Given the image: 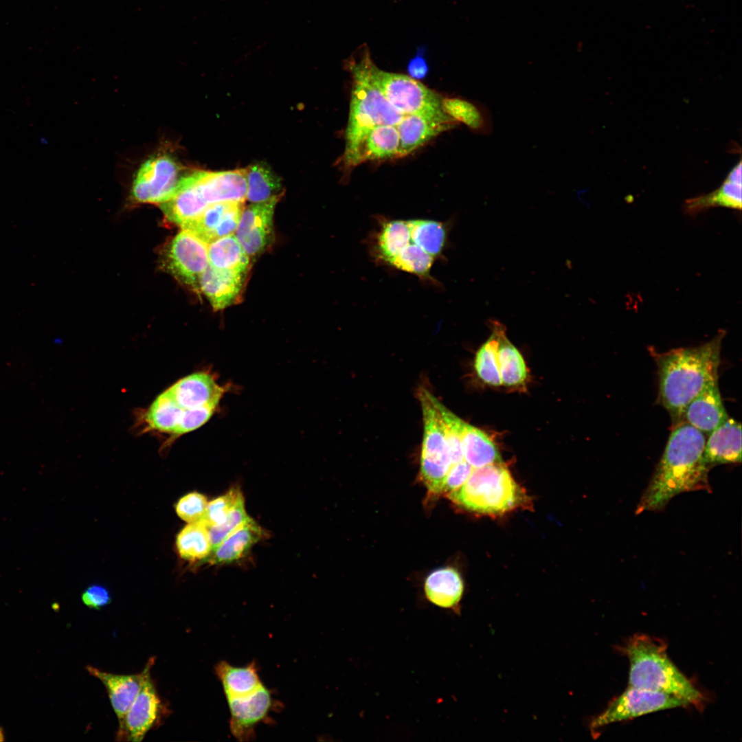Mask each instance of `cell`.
Returning <instances> with one entry per match:
<instances>
[{"instance_id":"cell-1","label":"cell","mask_w":742,"mask_h":742,"mask_svg":"<svg viewBox=\"0 0 742 742\" xmlns=\"http://www.w3.org/2000/svg\"><path fill=\"white\" fill-rule=\"evenodd\" d=\"M706 438L701 431L683 423L672 431L664 453L636 509V514L663 509L681 493L706 490L710 466L705 461Z\"/></svg>"},{"instance_id":"cell-2","label":"cell","mask_w":742,"mask_h":742,"mask_svg":"<svg viewBox=\"0 0 742 742\" xmlns=\"http://www.w3.org/2000/svg\"><path fill=\"white\" fill-rule=\"evenodd\" d=\"M724 335V331H719L699 346L674 349L657 357L660 401L674 421H681L686 405L718 379Z\"/></svg>"},{"instance_id":"cell-3","label":"cell","mask_w":742,"mask_h":742,"mask_svg":"<svg viewBox=\"0 0 742 742\" xmlns=\"http://www.w3.org/2000/svg\"><path fill=\"white\" fill-rule=\"evenodd\" d=\"M619 649L629 662L628 686L671 695L698 708L703 706V695L669 658L664 643L636 634Z\"/></svg>"},{"instance_id":"cell-4","label":"cell","mask_w":742,"mask_h":742,"mask_svg":"<svg viewBox=\"0 0 742 742\" xmlns=\"http://www.w3.org/2000/svg\"><path fill=\"white\" fill-rule=\"evenodd\" d=\"M364 47L359 49L346 62L352 83L346 148L342 157L344 166L370 129L381 125L397 128L405 117L389 102L372 80L366 65Z\"/></svg>"},{"instance_id":"cell-5","label":"cell","mask_w":742,"mask_h":742,"mask_svg":"<svg viewBox=\"0 0 742 742\" xmlns=\"http://www.w3.org/2000/svg\"><path fill=\"white\" fill-rule=\"evenodd\" d=\"M448 497L469 511L490 515L513 510L528 499L503 462L473 468L466 482Z\"/></svg>"},{"instance_id":"cell-6","label":"cell","mask_w":742,"mask_h":742,"mask_svg":"<svg viewBox=\"0 0 742 742\" xmlns=\"http://www.w3.org/2000/svg\"><path fill=\"white\" fill-rule=\"evenodd\" d=\"M364 56L372 80L398 111L405 116L416 114L432 117H449L442 111V98L438 93L410 76L379 69L373 62L367 46Z\"/></svg>"},{"instance_id":"cell-7","label":"cell","mask_w":742,"mask_h":742,"mask_svg":"<svg viewBox=\"0 0 742 742\" xmlns=\"http://www.w3.org/2000/svg\"><path fill=\"white\" fill-rule=\"evenodd\" d=\"M423 418V439L420 475L430 493H442L443 483L451 466L449 448L434 396L424 387L418 391Z\"/></svg>"},{"instance_id":"cell-8","label":"cell","mask_w":742,"mask_h":742,"mask_svg":"<svg viewBox=\"0 0 742 742\" xmlns=\"http://www.w3.org/2000/svg\"><path fill=\"white\" fill-rule=\"evenodd\" d=\"M688 705L687 701L671 695L628 686L600 715L592 719L589 729L594 736L599 729L614 723Z\"/></svg>"},{"instance_id":"cell-9","label":"cell","mask_w":742,"mask_h":742,"mask_svg":"<svg viewBox=\"0 0 742 742\" xmlns=\"http://www.w3.org/2000/svg\"><path fill=\"white\" fill-rule=\"evenodd\" d=\"M155 657H150L144 668V678L140 690L119 723L117 741L140 742L159 719L163 704L150 676V669Z\"/></svg>"},{"instance_id":"cell-10","label":"cell","mask_w":742,"mask_h":742,"mask_svg":"<svg viewBox=\"0 0 742 742\" xmlns=\"http://www.w3.org/2000/svg\"><path fill=\"white\" fill-rule=\"evenodd\" d=\"M181 166L169 154H157L139 168L132 187V197L139 203H161L168 200L179 180Z\"/></svg>"},{"instance_id":"cell-11","label":"cell","mask_w":742,"mask_h":742,"mask_svg":"<svg viewBox=\"0 0 742 742\" xmlns=\"http://www.w3.org/2000/svg\"><path fill=\"white\" fill-rule=\"evenodd\" d=\"M207 248L208 244L183 229L166 248L164 266L178 280L199 291L200 277L209 265Z\"/></svg>"},{"instance_id":"cell-12","label":"cell","mask_w":742,"mask_h":742,"mask_svg":"<svg viewBox=\"0 0 742 742\" xmlns=\"http://www.w3.org/2000/svg\"><path fill=\"white\" fill-rule=\"evenodd\" d=\"M280 197L279 194L244 208L235 236L249 257L262 254L273 242L274 211Z\"/></svg>"},{"instance_id":"cell-13","label":"cell","mask_w":742,"mask_h":742,"mask_svg":"<svg viewBox=\"0 0 742 742\" xmlns=\"http://www.w3.org/2000/svg\"><path fill=\"white\" fill-rule=\"evenodd\" d=\"M227 700L232 734L240 741L253 740L256 726L269 719V714L273 709L271 693L263 685L248 696Z\"/></svg>"},{"instance_id":"cell-14","label":"cell","mask_w":742,"mask_h":742,"mask_svg":"<svg viewBox=\"0 0 742 742\" xmlns=\"http://www.w3.org/2000/svg\"><path fill=\"white\" fill-rule=\"evenodd\" d=\"M201 198L209 206L222 202H245L247 196L246 170L225 171L196 170L191 173Z\"/></svg>"},{"instance_id":"cell-15","label":"cell","mask_w":742,"mask_h":742,"mask_svg":"<svg viewBox=\"0 0 742 742\" xmlns=\"http://www.w3.org/2000/svg\"><path fill=\"white\" fill-rule=\"evenodd\" d=\"M243 210V202L212 204L199 216L181 227L210 244L220 238L234 234Z\"/></svg>"},{"instance_id":"cell-16","label":"cell","mask_w":742,"mask_h":742,"mask_svg":"<svg viewBox=\"0 0 742 742\" xmlns=\"http://www.w3.org/2000/svg\"><path fill=\"white\" fill-rule=\"evenodd\" d=\"M176 403L184 410L205 406H218L224 390L214 377L203 372L186 376L167 389Z\"/></svg>"},{"instance_id":"cell-17","label":"cell","mask_w":742,"mask_h":742,"mask_svg":"<svg viewBox=\"0 0 742 742\" xmlns=\"http://www.w3.org/2000/svg\"><path fill=\"white\" fill-rule=\"evenodd\" d=\"M728 418L717 380L709 383L686 407L682 420L704 434H710Z\"/></svg>"},{"instance_id":"cell-18","label":"cell","mask_w":742,"mask_h":742,"mask_svg":"<svg viewBox=\"0 0 742 742\" xmlns=\"http://www.w3.org/2000/svg\"><path fill=\"white\" fill-rule=\"evenodd\" d=\"M247 274L208 265L200 277L199 291L207 297L214 310L224 309L240 297Z\"/></svg>"},{"instance_id":"cell-19","label":"cell","mask_w":742,"mask_h":742,"mask_svg":"<svg viewBox=\"0 0 742 742\" xmlns=\"http://www.w3.org/2000/svg\"><path fill=\"white\" fill-rule=\"evenodd\" d=\"M458 124L451 117H432L409 115L397 127L399 134V157L405 156L441 132Z\"/></svg>"},{"instance_id":"cell-20","label":"cell","mask_w":742,"mask_h":742,"mask_svg":"<svg viewBox=\"0 0 742 742\" xmlns=\"http://www.w3.org/2000/svg\"><path fill=\"white\" fill-rule=\"evenodd\" d=\"M709 434L706 440L704 456L710 467L741 462V423L728 418Z\"/></svg>"},{"instance_id":"cell-21","label":"cell","mask_w":742,"mask_h":742,"mask_svg":"<svg viewBox=\"0 0 742 742\" xmlns=\"http://www.w3.org/2000/svg\"><path fill=\"white\" fill-rule=\"evenodd\" d=\"M86 670L106 688L111 706L120 723L140 690L144 670L131 675L108 673L90 665L86 666Z\"/></svg>"},{"instance_id":"cell-22","label":"cell","mask_w":742,"mask_h":742,"mask_svg":"<svg viewBox=\"0 0 742 742\" xmlns=\"http://www.w3.org/2000/svg\"><path fill=\"white\" fill-rule=\"evenodd\" d=\"M399 134L396 127L376 126L363 137L345 167L351 168L368 160L399 157Z\"/></svg>"},{"instance_id":"cell-23","label":"cell","mask_w":742,"mask_h":742,"mask_svg":"<svg viewBox=\"0 0 742 742\" xmlns=\"http://www.w3.org/2000/svg\"><path fill=\"white\" fill-rule=\"evenodd\" d=\"M186 411L176 403L166 390L141 414L142 430L168 434L172 440L175 439Z\"/></svg>"},{"instance_id":"cell-24","label":"cell","mask_w":742,"mask_h":742,"mask_svg":"<svg viewBox=\"0 0 742 742\" xmlns=\"http://www.w3.org/2000/svg\"><path fill=\"white\" fill-rule=\"evenodd\" d=\"M265 535L251 517L231 532L205 559L212 564L229 563L241 559Z\"/></svg>"},{"instance_id":"cell-25","label":"cell","mask_w":742,"mask_h":742,"mask_svg":"<svg viewBox=\"0 0 742 742\" xmlns=\"http://www.w3.org/2000/svg\"><path fill=\"white\" fill-rule=\"evenodd\" d=\"M424 591L428 600L440 607L456 610L464 584L459 572L451 567L438 568L426 578Z\"/></svg>"},{"instance_id":"cell-26","label":"cell","mask_w":742,"mask_h":742,"mask_svg":"<svg viewBox=\"0 0 742 742\" xmlns=\"http://www.w3.org/2000/svg\"><path fill=\"white\" fill-rule=\"evenodd\" d=\"M441 105L445 114L473 133L485 136L491 134L492 116L484 104L460 97H448L442 99Z\"/></svg>"},{"instance_id":"cell-27","label":"cell","mask_w":742,"mask_h":742,"mask_svg":"<svg viewBox=\"0 0 742 742\" xmlns=\"http://www.w3.org/2000/svg\"><path fill=\"white\" fill-rule=\"evenodd\" d=\"M215 673L227 699L248 696L264 685L254 662L240 667L221 661L215 666Z\"/></svg>"},{"instance_id":"cell-28","label":"cell","mask_w":742,"mask_h":742,"mask_svg":"<svg viewBox=\"0 0 742 742\" xmlns=\"http://www.w3.org/2000/svg\"><path fill=\"white\" fill-rule=\"evenodd\" d=\"M460 440L464 460L473 468L503 462L498 449L489 436L464 421Z\"/></svg>"},{"instance_id":"cell-29","label":"cell","mask_w":742,"mask_h":742,"mask_svg":"<svg viewBox=\"0 0 742 742\" xmlns=\"http://www.w3.org/2000/svg\"><path fill=\"white\" fill-rule=\"evenodd\" d=\"M207 254L210 266L217 269L247 273L250 257L234 234L208 244Z\"/></svg>"},{"instance_id":"cell-30","label":"cell","mask_w":742,"mask_h":742,"mask_svg":"<svg viewBox=\"0 0 742 742\" xmlns=\"http://www.w3.org/2000/svg\"><path fill=\"white\" fill-rule=\"evenodd\" d=\"M497 360L502 385L519 387L525 384L528 370L518 349L510 341L502 325L499 335Z\"/></svg>"},{"instance_id":"cell-31","label":"cell","mask_w":742,"mask_h":742,"mask_svg":"<svg viewBox=\"0 0 742 742\" xmlns=\"http://www.w3.org/2000/svg\"><path fill=\"white\" fill-rule=\"evenodd\" d=\"M741 183L727 177L715 191L686 200L684 204L686 212L695 215L712 207H726L741 210Z\"/></svg>"},{"instance_id":"cell-32","label":"cell","mask_w":742,"mask_h":742,"mask_svg":"<svg viewBox=\"0 0 742 742\" xmlns=\"http://www.w3.org/2000/svg\"><path fill=\"white\" fill-rule=\"evenodd\" d=\"M245 170L247 188L246 199L249 202H263L281 194V179L268 165L258 162Z\"/></svg>"},{"instance_id":"cell-33","label":"cell","mask_w":742,"mask_h":742,"mask_svg":"<svg viewBox=\"0 0 742 742\" xmlns=\"http://www.w3.org/2000/svg\"><path fill=\"white\" fill-rule=\"evenodd\" d=\"M176 546L183 559L205 560L212 552L208 526L203 521L189 523L178 534Z\"/></svg>"},{"instance_id":"cell-34","label":"cell","mask_w":742,"mask_h":742,"mask_svg":"<svg viewBox=\"0 0 742 742\" xmlns=\"http://www.w3.org/2000/svg\"><path fill=\"white\" fill-rule=\"evenodd\" d=\"M493 330L489 338L477 350L474 368L479 379L492 386L502 385L498 360L497 347L499 335L502 324L497 321L492 322Z\"/></svg>"},{"instance_id":"cell-35","label":"cell","mask_w":742,"mask_h":742,"mask_svg":"<svg viewBox=\"0 0 742 742\" xmlns=\"http://www.w3.org/2000/svg\"><path fill=\"white\" fill-rule=\"evenodd\" d=\"M434 403L440 413L449 448L451 466L464 460L460 434L463 420L449 411L434 396Z\"/></svg>"},{"instance_id":"cell-36","label":"cell","mask_w":742,"mask_h":742,"mask_svg":"<svg viewBox=\"0 0 742 742\" xmlns=\"http://www.w3.org/2000/svg\"><path fill=\"white\" fill-rule=\"evenodd\" d=\"M242 497L243 495L240 488H232L226 493L208 502L202 521L208 528L221 524Z\"/></svg>"},{"instance_id":"cell-37","label":"cell","mask_w":742,"mask_h":742,"mask_svg":"<svg viewBox=\"0 0 742 742\" xmlns=\"http://www.w3.org/2000/svg\"><path fill=\"white\" fill-rule=\"evenodd\" d=\"M249 518L245 508L244 497H242L221 524L209 528L212 551L231 532Z\"/></svg>"},{"instance_id":"cell-38","label":"cell","mask_w":742,"mask_h":742,"mask_svg":"<svg viewBox=\"0 0 742 742\" xmlns=\"http://www.w3.org/2000/svg\"><path fill=\"white\" fill-rule=\"evenodd\" d=\"M208 502L203 494L190 493L182 497L176 505V512L183 520L193 523L204 518Z\"/></svg>"},{"instance_id":"cell-39","label":"cell","mask_w":742,"mask_h":742,"mask_svg":"<svg viewBox=\"0 0 742 742\" xmlns=\"http://www.w3.org/2000/svg\"><path fill=\"white\" fill-rule=\"evenodd\" d=\"M473 469L465 460L453 464L445 477L442 493L448 495L458 489L466 482Z\"/></svg>"},{"instance_id":"cell-40","label":"cell","mask_w":742,"mask_h":742,"mask_svg":"<svg viewBox=\"0 0 742 742\" xmlns=\"http://www.w3.org/2000/svg\"><path fill=\"white\" fill-rule=\"evenodd\" d=\"M82 601L91 609L99 610L111 603L109 590L100 584H93L87 587L82 594Z\"/></svg>"},{"instance_id":"cell-41","label":"cell","mask_w":742,"mask_h":742,"mask_svg":"<svg viewBox=\"0 0 742 742\" xmlns=\"http://www.w3.org/2000/svg\"><path fill=\"white\" fill-rule=\"evenodd\" d=\"M407 69L410 77L414 79L424 78L428 72L425 60L420 56H416L410 61Z\"/></svg>"},{"instance_id":"cell-42","label":"cell","mask_w":742,"mask_h":742,"mask_svg":"<svg viewBox=\"0 0 742 742\" xmlns=\"http://www.w3.org/2000/svg\"><path fill=\"white\" fill-rule=\"evenodd\" d=\"M5 741V737L3 728L0 727V741Z\"/></svg>"}]
</instances>
